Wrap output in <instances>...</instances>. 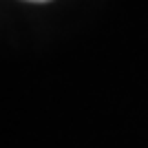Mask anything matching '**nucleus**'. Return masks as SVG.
Wrapping results in <instances>:
<instances>
[{
    "label": "nucleus",
    "instance_id": "1",
    "mask_svg": "<svg viewBox=\"0 0 148 148\" xmlns=\"http://www.w3.org/2000/svg\"><path fill=\"white\" fill-rule=\"evenodd\" d=\"M31 2H49V0H31Z\"/></svg>",
    "mask_w": 148,
    "mask_h": 148
}]
</instances>
